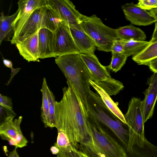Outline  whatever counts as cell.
Masks as SVG:
<instances>
[{
	"label": "cell",
	"mask_w": 157,
	"mask_h": 157,
	"mask_svg": "<svg viewBox=\"0 0 157 157\" xmlns=\"http://www.w3.org/2000/svg\"><path fill=\"white\" fill-rule=\"evenodd\" d=\"M50 150L52 153L54 155H57L59 151L58 148L55 145L52 147Z\"/></svg>",
	"instance_id": "37"
},
{
	"label": "cell",
	"mask_w": 157,
	"mask_h": 157,
	"mask_svg": "<svg viewBox=\"0 0 157 157\" xmlns=\"http://www.w3.org/2000/svg\"><path fill=\"white\" fill-rule=\"evenodd\" d=\"M56 64L67 79V84L75 90L85 109L87 110V98L90 91V80L92 75L80 53L69 54L56 57Z\"/></svg>",
	"instance_id": "3"
},
{
	"label": "cell",
	"mask_w": 157,
	"mask_h": 157,
	"mask_svg": "<svg viewBox=\"0 0 157 157\" xmlns=\"http://www.w3.org/2000/svg\"><path fill=\"white\" fill-rule=\"evenodd\" d=\"M121 9L126 20L133 25L147 26L156 21L149 12L133 2L122 5Z\"/></svg>",
	"instance_id": "12"
},
{
	"label": "cell",
	"mask_w": 157,
	"mask_h": 157,
	"mask_svg": "<svg viewBox=\"0 0 157 157\" xmlns=\"http://www.w3.org/2000/svg\"><path fill=\"white\" fill-rule=\"evenodd\" d=\"M149 13L157 21V8L150 10Z\"/></svg>",
	"instance_id": "36"
},
{
	"label": "cell",
	"mask_w": 157,
	"mask_h": 157,
	"mask_svg": "<svg viewBox=\"0 0 157 157\" xmlns=\"http://www.w3.org/2000/svg\"><path fill=\"white\" fill-rule=\"evenodd\" d=\"M54 33V53L56 57L69 54L80 53L68 25L63 23Z\"/></svg>",
	"instance_id": "10"
},
{
	"label": "cell",
	"mask_w": 157,
	"mask_h": 157,
	"mask_svg": "<svg viewBox=\"0 0 157 157\" xmlns=\"http://www.w3.org/2000/svg\"><path fill=\"white\" fill-rule=\"evenodd\" d=\"M148 88L144 92V95L142 101V107L145 122L152 117L157 100V73H153L148 78Z\"/></svg>",
	"instance_id": "13"
},
{
	"label": "cell",
	"mask_w": 157,
	"mask_h": 157,
	"mask_svg": "<svg viewBox=\"0 0 157 157\" xmlns=\"http://www.w3.org/2000/svg\"><path fill=\"white\" fill-rule=\"evenodd\" d=\"M121 40L123 46V53L128 57L139 53L150 43L146 41Z\"/></svg>",
	"instance_id": "23"
},
{
	"label": "cell",
	"mask_w": 157,
	"mask_h": 157,
	"mask_svg": "<svg viewBox=\"0 0 157 157\" xmlns=\"http://www.w3.org/2000/svg\"><path fill=\"white\" fill-rule=\"evenodd\" d=\"M124 117L129 130V140L137 141L145 138V123L141 99L133 97L129 101L127 111Z\"/></svg>",
	"instance_id": "7"
},
{
	"label": "cell",
	"mask_w": 157,
	"mask_h": 157,
	"mask_svg": "<svg viewBox=\"0 0 157 157\" xmlns=\"http://www.w3.org/2000/svg\"><path fill=\"white\" fill-rule=\"evenodd\" d=\"M17 148H15L11 152L8 157H20L19 155L17 150Z\"/></svg>",
	"instance_id": "35"
},
{
	"label": "cell",
	"mask_w": 157,
	"mask_h": 157,
	"mask_svg": "<svg viewBox=\"0 0 157 157\" xmlns=\"http://www.w3.org/2000/svg\"><path fill=\"white\" fill-rule=\"evenodd\" d=\"M77 153L79 157H90L85 153L78 149L77 150Z\"/></svg>",
	"instance_id": "38"
},
{
	"label": "cell",
	"mask_w": 157,
	"mask_h": 157,
	"mask_svg": "<svg viewBox=\"0 0 157 157\" xmlns=\"http://www.w3.org/2000/svg\"><path fill=\"white\" fill-rule=\"evenodd\" d=\"M58 131L56 142L55 145L65 151H69L73 149L74 147L71 143L66 134L62 131Z\"/></svg>",
	"instance_id": "27"
},
{
	"label": "cell",
	"mask_w": 157,
	"mask_h": 157,
	"mask_svg": "<svg viewBox=\"0 0 157 157\" xmlns=\"http://www.w3.org/2000/svg\"><path fill=\"white\" fill-rule=\"evenodd\" d=\"M80 25L94 41L99 51L111 52L113 42L118 39L116 29L106 25L96 15L90 16L83 15Z\"/></svg>",
	"instance_id": "5"
},
{
	"label": "cell",
	"mask_w": 157,
	"mask_h": 157,
	"mask_svg": "<svg viewBox=\"0 0 157 157\" xmlns=\"http://www.w3.org/2000/svg\"><path fill=\"white\" fill-rule=\"evenodd\" d=\"M38 48L40 59L56 57L54 53V33L45 28L38 32Z\"/></svg>",
	"instance_id": "16"
},
{
	"label": "cell",
	"mask_w": 157,
	"mask_h": 157,
	"mask_svg": "<svg viewBox=\"0 0 157 157\" xmlns=\"http://www.w3.org/2000/svg\"><path fill=\"white\" fill-rule=\"evenodd\" d=\"M155 28L151 38L149 41L150 43H152L157 41V21L155 22Z\"/></svg>",
	"instance_id": "34"
},
{
	"label": "cell",
	"mask_w": 157,
	"mask_h": 157,
	"mask_svg": "<svg viewBox=\"0 0 157 157\" xmlns=\"http://www.w3.org/2000/svg\"><path fill=\"white\" fill-rule=\"evenodd\" d=\"M87 116L115 138L126 154L129 133L127 124L116 117L105 105L98 94L92 90L87 98Z\"/></svg>",
	"instance_id": "2"
},
{
	"label": "cell",
	"mask_w": 157,
	"mask_h": 157,
	"mask_svg": "<svg viewBox=\"0 0 157 157\" xmlns=\"http://www.w3.org/2000/svg\"><path fill=\"white\" fill-rule=\"evenodd\" d=\"M136 5L145 10H151L157 8V0H139Z\"/></svg>",
	"instance_id": "28"
},
{
	"label": "cell",
	"mask_w": 157,
	"mask_h": 157,
	"mask_svg": "<svg viewBox=\"0 0 157 157\" xmlns=\"http://www.w3.org/2000/svg\"><path fill=\"white\" fill-rule=\"evenodd\" d=\"M47 6L56 12L61 19L69 26L81 28L83 15L77 10L69 0H46Z\"/></svg>",
	"instance_id": "9"
},
{
	"label": "cell",
	"mask_w": 157,
	"mask_h": 157,
	"mask_svg": "<svg viewBox=\"0 0 157 157\" xmlns=\"http://www.w3.org/2000/svg\"><path fill=\"white\" fill-rule=\"evenodd\" d=\"M59 151L56 155L57 157H79L77 153L78 149L74 147L73 149L69 151H65L58 147Z\"/></svg>",
	"instance_id": "30"
},
{
	"label": "cell",
	"mask_w": 157,
	"mask_h": 157,
	"mask_svg": "<svg viewBox=\"0 0 157 157\" xmlns=\"http://www.w3.org/2000/svg\"><path fill=\"white\" fill-rule=\"evenodd\" d=\"M3 62L4 65L6 67L11 69V75L10 77L6 84L8 85L14 76L20 71L21 68H13V63L12 62L8 59H3Z\"/></svg>",
	"instance_id": "31"
},
{
	"label": "cell",
	"mask_w": 157,
	"mask_h": 157,
	"mask_svg": "<svg viewBox=\"0 0 157 157\" xmlns=\"http://www.w3.org/2000/svg\"><path fill=\"white\" fill-rule=\"evenodd\" d=\"M18 13L17 9L16 12L10 16L4 15L3 13H1L0 17V44L3 40L11 41L10 38L13 37L14 34L13 23Z\"/></svg>",
	"instance_id": "18"
},
{
	"label": "cell",
	"mask_w": 157,
	"mask_h": 157,
	"mask_svg": "<svg viewBox=\"0 0 157 157\" xmlns=\"http://www.w3.org/2000/svg\"><path fill=\"white\" fill-rule=\"evenodd\" d=\"M45 7L37 8L33 12L11 44H15L17 41L33 35L39 30L41 27Z\"/></svg>",
	"instance_id": "14"
},
{
	"label": "cell",
	"mask_w": 157,
	"mask_h": 157,
	"mask_svg": "<svg viewBox=\"0 0 157 157\" xmlns=\"http://www.w3.org/2000/svg\"><path fill=\"white\" fill-rule=\"evenodd\" d=\"M74 41L80 51V53L94 54L96 45L93 40L82 28L69 26Z\"/></svg>",
	"instance_id": "17"
},
{
	"label": "cell",
	"mask_w": 157,
	"mask_h": 157,
	"mask_svg": "<svg viewBox=\"0 0 157 157\" xmlns=\"http://www.w3.org/2000/svg\"><path fill=\"white\" fill-rule=\"evenodd\" d=\"M38 32L15 44L20 55L28 62H40Z\"/></svg>",
	"instance_id": "15"
},
{
	"label": "cell",
	"mask_w": 157,
	"mask_h": 157,
	"mask_svg": "<svg viewBox=\"0 0 157 157\" xmlns=\"http://www.w3.org/2000/svg\"><path fill=\"white\" fill-rule=\"evenodd\" d=\"M0 105L14 115H16L13 110L12 100L10 98L0 94Z\"/></svg>",
	"instance_id": "29"
},
{
	"label": "cell",
	"mask_w": 157,
	"mask_h": 157,
	"mask_svg": "<svg viewBox=\"0 0 157 157\" xmlns=\"http://www.w3.org/2000/svg\"><path fill=\"white\" fill-rule=\"evenodd\" d=\"M111 52L118 53H123V46L121 40L118 39L113 42L111 48Z\"/></svg>",
	"instance_id": "32"
},
{
	"label": "cell",
	"mask_w": 157,
	"mask_h": 157,
	"mask_svg": "<svg viewBox=\"0 0 157 157\" xmlns=\"http://www.w3.org/2000/svg\"><path fill=\"white\" fill-rule=\"evenodd\" d=\"M118 39L124 40L145 41L146 38L144 32L132 25L121 27L116 29Z\"/></svg>",
	"instance_id": "19"
},
{
	"label": "cell",
	"mask_w": 157,
	"mask_h": 157,
	"mask_svg": "<svg viewBox=\"0 0 157 157\" xmlns=\"http://www.w3.org/2000/svg\"><path fill=\"white\" fill-rule=\"evenodd\" d=\"M147 66L153 73H157V57L150 61Z\"/></svg>",
	"instance_id": "33"
},
{
	"label": "cell",
	"mask_w": 157,
	"mask_h": 157,
	"mask_svg": "<svg viewBox=\"0 0 157 157\" xmlns=\"http://www.w3.org/2000/svg\"><path fill=\"white\" fill-rule=\"evenodd\" d=\"M89 133L78 149L90 157H125L118 141L86 116Z\"/></svg>",
	"instance_id": "4"
},
{
	"label": "cell",
	"mask_w": 157,
	"mask_h": 157,
	"mask_svg": "<svg viewBox=\"0 0 157 157\" xmlns=\"http://www.w3.org/2000/svg\"><path fill=\"white\" fill-rule=\"evenodd\" d=\"M15 116L11 113L3 120L0 125V136L2 139L8 141L10 145L17 148H22L26 146L28 143L20 128L23 117L20 116L13 120Z\"/></svg>",
	"instance_id": "8"
},
{
	"label": "cell",
	"mask_w": 157,
	"mask_h": 157,
	"mask_svg": "<svg viewBox=\"0 0 157 157\" xmlns=\"http://www.w3.org/2000/svg\"><path fill=\"white\" fill-rule=\"evenodd\" d=\"M48 86L46 78L44 77L40 90L42 94L41 117L42 121L45 127H49V124L48 102L47 95V89Z\"/></svg>",
	"instance_id": "24"
},
{
	"label": "cell",
	"mask_w": 157,
	"mask_h": 157,
	"mask_svg": "<svg viewBox=\"0 0 157 157\" xmlns=\"http://www.w3.org/2000/svg\"><path fill=\"white\" fill-rule=\"evenodd\" d=\"M47 95L48 102L49 127H56L55 104L56 101L53 93L48 86L47 89Z\"/></svg>",
	"instance_id": "26"
},
{
	"label": "cell",
	"mask_w": 157,
	"mask_h": 157,
	"mask_svg": "<svg viewBox=\"0 0 157 157\" xmlns=\"http://www.w3.org/2000/svg\"><path fill=\"white\" fill-rule=\"evenodd\" d=\"M17 5L18 13L12 24L14 34L11 43L16 39L33 12L37 8L47 6L46 0H20Z\"/></svg>",
	"instance_id": "11"
},
{
	"label": "cell",
	"mask_w": 157,
	"mask_h": 157,
	"mask_svg": "<svg viewBox=\"0 0 157 157\" xmlns=\"http://www.w3.org/2000/svg\"><path fill=\"white\" fill-rule=\"evenodd\" d=\"M63 22L56 12L47 6L45 7L41 28H45L54 33Z\"/></svg>",
	"instance_id": "21"
},
{
	"label": "cell",
	"mask_w": 157,
	"mask_h": 157,
	"mask_svg": "<svg viewBox=\"0 0 157 157\" xmlns=\"http://www.w3.org/2000/svg\"><path fill=\"white\" fill-rule=\"evenodd\" d=\"M157 57V41L150 44L139 53L133 56L132 60L139 65H147L151 60Z\"/></svg>",
	"instance_id": "22"
},
{
	"label": "cell",
	"mask_w": 157,
	"mask_h": 157,
	"mask_svg": "<svg viewBox=\"0 0 157 157\" xmlns=\"http://www.w3.org/2000/svg\"><path fill=\"white\" fill-rule=\"evenodd\" d=\"M112 54L110 63L106 67L110 70L116 73L120 70L125 64L128 57L123 53L112 52Z\"/></svg>",
	"instance_id": "25"
},
{
	"label": "cell",
	"mask_w": 157,
	"mask_h": 157,
	"mask_svg": "<svg viewBox=\"0 0 157 157\" xmlns=\"http://www.w3.org/2000/svg\"><path fill=\"white\" fill-rule=\"evenodd\" d=\"M80 54L91 73L93 81L110 96L115 95L123 89V83L111 77L106 67L100 63L94 53Z\"/></svg>",
	"instance_id": "6"
},
{
	"label": "cell",
	"mask_w": 157,
	"mask_h": 157,
	"mask_svg": "<svg viewBox=\"0 0 157 157\" xmlns=\"http://www.w3.org/2000/svg\"><path fill=\"white\" fill-rule=\"evenodd\" d=\"M89 82L91 86L96 91L105 105L120 120L126 124L124 115L118 107L117 103L113 101L110 96L102 88L93 81L90 80Z\"/></svg>",
	"instance_id": "20"
},
{
	"label": "cell",
	"mask_w": 157,
	"mask_h": 157,
	"mask_svg": "<svg viewBox=\"0 0 157 157\" xmlns=\"http://www.w3.org/2000/svg\"><path fill=\"white\" fill-rule=\"evenodd\" d=\"M63 89V97L55 104L56 127L63 132L78 149L79 144L88 135L87 111L74 88L67 84Z\"/></svg>",
	"instance_id": "1"
}]
</instances>
